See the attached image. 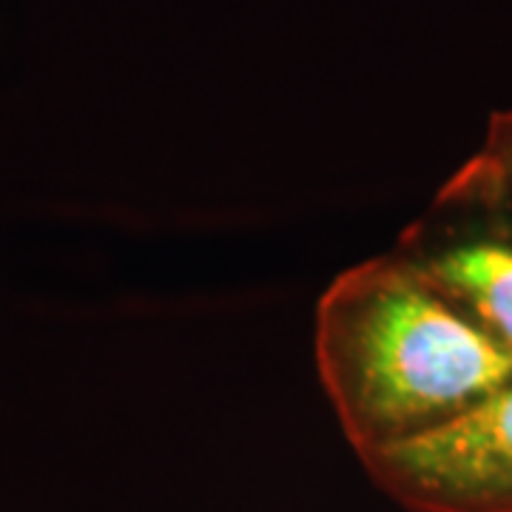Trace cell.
<instances>
[{"instance_id":"obj_4","label":"cell","mask_w":512,"mask_h":512,"mask_svg":"<svg viewBox=\"0 0 512 512\" xmlns=\"http://www.w3.org/2000/svg\"><path fill=\"white\" fill-rule=\"evenodd\" d=\"M436 205L490 222L512 237V111L493 114L481 151L444 185Z\"/></svg>"},{"instance_id":"obj_3","label":"cell","mask_w":512,"mask_h":512,"mask_svg":"<svg viewBox=\"0 0 512 512\" xmlns=\"http://www.w3.org/2000/svg\"><path fill=\"white\" fill-rule=\"evenodd\" d=\"M436 211L458 217V225L413 228L402 254L444 299L512 353V237L470 214L439 205Z\"/></svg>"},{"instance_id":"obj_1","label":"cell","mask_w":512,"mask_h":512,"mask_svg":"<svg viewBox=\"0 0 512 512\" xmlns=\"http://www.w3.org/2000/svg\"><path fill=\"white\" fill-rule=\"evenodd\" d=\"M316 367L356 456L413 439L512 382V353L410 256L336 276L316 305Z\"/></svg>"},{"instance_id":"obj_2","label":"cell","mask_w":512,"mask_h":512,"mask_svg":"<svg viewBox=\"0 0 512 512\" xmlns=\"http://www.w3.org/2000/svg\"><path fill=\"white\" fill-rule=\"evenodd\" d=\"M410 512H512V382L413 439L359 456Z\"/></svg>"}]
</instances>
